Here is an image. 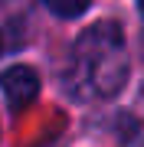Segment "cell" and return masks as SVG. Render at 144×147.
<instances>
[{"label": "cell", "instance_id": "obj_1", "mask_svg": "<svg viewBox=\"0 0 144 147\" xmlns=\"http://www.w3.org/2000/svg\"><path fill=\"white\" fill-rule=\"evenodd\" d=\"M128 42L118 23H95L75 39L72 85L85 98H112L128 82Z\"/></svg>", "mask_w": 144, "mask_h": 147}, {"label": "cell", "instance_id": "obj_2", "mask_svg": "<svg viewBox=\"0 0 144 147\" xmlns=\"http://www.w3.org/2000/svg\"><path fill=\"white\" fill-rule=\"evenodd\" d=\"M0 88H3V98L10 111H23L26 105H33V98H36L39 92V79L36 72H33L30 65H13L7 69L3 75H0Z\"/></svg>", "mask_w": 144, "mask_h": 147}, {"label": "cell", "instance_id": "obj_3", "mask_svg": "<svg viewBox=\"0 0 144 147\" xmlns=\"http://www.w3.org/2000/svg\"><path fill=\"white\" fill-rule=\"evenodd\" d=\"M43 3H46L56 16H79V13L89 10L92 0H43Z\"/></svg>", "mask_w": 144, "mask_h": 147}, {"label": "cell", "instance_id": "obj_4", "mask_svg": "<svg viewBox=\"0 0 144 147\" xmlns=\"http://www.w3.org/2000/svg\"><path fill=\"white\" fill-rule=\"evenodd\" d=\"M138 7H141V13H144V0H138Z\"/></svg>", "mask_w": 144, "mask_h": 147}]
</instances>
